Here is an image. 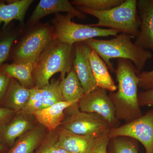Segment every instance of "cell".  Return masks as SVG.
<instances>
[{
	"mask_svg": "<svg viewBox=\"0 0 153 153\" xmlns=\"http://www.w3.org/2000/svg\"><path fill=\"white\" fill-rule=\"evenodd\" d=\"M115 73L117 91L110 92L108 96L114 105L117 119L128 123L143 115L138 99L140 73L130 60L119 58Z\"/></svg>",
	"mask_w": 153,
	"mask_h": 153,
	"instance_id": "obj_1",
	"label": "cell"
},
{
	"mask_svg": "<svg viewBox=\"0 0 153 153\" xmlns=\"http://www.w3.org/2000/svg\"><path fill=\"white\" fill-rule=\"evenodd\" d=\"M132 38L129 35L122 33L110 40L92 38L82 42L98 54L111 72H115V69L110 60L116 58L130 60L140 73L148 60L152 58L153 55L149 50L138 47L133 43Z\"/></svg>",
	"mask_w": 153,
	"mask_h": 153,
	"instance_id": "obj_2",
	"label": "cell"
},
{
	"mask_svg": "<svg viewBox=\"0 0 153 153\" xmlns=\"http://www.w3.org/2000/svg\"><path fill=\"white\" fill-rule=\"evenodd\" d=\"M74 46L54 38L33 64V75L36 86L39 88L49 85V79L60 72L63 79L72 68Z\"/></svg>",
	"mask_w": 153,
	"mask_h": 153,
	"instance_id": "obj_3",
	"label": "cell"
},
{
	"mask_svg": "<svg viewBox=\"0 0 153 153\" xmlns=\"http://www.w3.org/2000/svg\"><path fill=\"white\" fill-rule=\"evenodd\" d=\"M78 10L98 19L93 27H106L117 30L131 36H138L140 19L137 7V0H125L120 5L105 11H96L91 9L76 7Z\"/></svg>",
	"mask_w": 153,
	"mask_h": 153,
	"instance_id": "obj_4",
	"label": "cell"
},
{
	"mask_svg": "<svg viewBox=\"0 0 153 153\" xmlns=\"http://www.w3.org/2000/svg\"><path fill=\"white\" fill-rule=\"evenodd\" d=\"M74 16L56 14L52 23L54 27L55 37L60 42L74 46L78 42L96 37L116 36L120 33L113 29H105L93 27L91 25L76 24L71 21Z\"/></svg>",
	"mask_w": 153,
	"mask_h": 153,
	"instance_id": "obj_5",
	"label": "cell"
},
{
	"mask_svg": "<svg viewBox=\"0 0 153 153\" xmlns=\"http://www.w3.org/2000/svg\"><path fill=\"white\" fill-rule=\"evenodd\" d=\"M55 38V32L49 26H41L36 28L29 33L19 44L15 52V63L34 64Z\"/></svg>",
	"mask_w": 153,
	"mask_h": 153,
	"instance_id": "obj_6",
	"label": "cell"
},
{
	"mask_svg": "<svg viewBox=\"0 0 153 153\" xmlns=\"http://www.w3.org/2000/svg\"><path fill=\"white\" fill-rule=\"evenodd\" d=\"M78 103L73 105V112L61 124L62 128L76 134L96 138L110 129L107 122L99 115L79 111Z\"/></svg>",
	"mask_w": 153,
	"mask_h": 153,
	"instance_id": "obj_7",
	"label": "cell"
},
{
	"mask_svg": "<svg viewBox=\"0 0 153 153\" xmlns=\"http://www.w3.org/2000/svg\"><path fill=\"white\" fill-rule=\"evenodd\" d=\"M126 137L139 141L146 153H153V108L144 115L116 128H111L110 138Z\"/></svg>",
	"mask_w": 153,
	"mask_h": 153,
	"instance_id": "obj_8",
	"label": "cell"
},
{
	"mask_svg": "<svg viewBox=\"0 0 153 153\" xmlns=\"http://www.w3.org/2000/svg\"><path fill=\"white\" fill-rule=\"evenodd\" d=\"M78 104L79 111L99 115L107 122L111 128L120 126V121L116 116L114 105L105 89L97 87L85 94Z\"/></svg>",
	"mask_w": 153,
	"mask_h": 153,
	"instance_id": "obj_9",
	"label": "cell"
},
{
	"mask_svg": "<svg viewBox=\"0 0 153 153\" xmlns=\"http://www.w3.org/2000/svg\"><path fill=\"white\" fill-rule=\"evenodd\" d=\"M74 46L73 69L86 94L97 87L89 61L92 49L83 42L76 43Z\"/></svg>",
	"mask_w": 153,
	"mask_h": 153,
	"instance_id": "obj_10",
	"label": "cell"
},
{
	"mask_svg": "<svg viewBox=\"0 0 153 153\" xmlns=\"http://www.w3.org/2000/svg\"><path fill=\"white\" fill-rule=\"evenodd\" d=\"M137 7L140 19V30L134 44L153 52V0H138Z\"/></svg>",
	"mask_w": 153,
	"mask_h": 153,
	"instance_id": "obj_11",
	"label": "cell"
},
{
	"mask_svg": "<svg viewBox=\"0 0 153 153\" xmlns=\"http://www.w3.org/2000/svg\"><path fill=\"white\" fill-rule=\"evenodd\" d=\"M66 12L79 19H85V14L78 10L68 0H41L36 6L29 21L30 25L50 14Z\"/></svg>",
	"mask_w": 153,
	"mask_h": 153,
	"instance_id": "obj_12",
	"label": "cell"
},
{
	"mask_svg": "<svg viewBox=\"0 0 153 153\" xmlns=\"http://www.w3.org/2000/svg\"><path fill=\"white\" fill-rule=\"evenodd\" d=\"M28 115L20 112L0 128V143L11 147L16 140L33 129V124Z\"/></svg>",
	"mask_w": 153,
	"mask_h": 153,
	"instance_id": "obj_13",
	"label": "cell"
},
{
	"mask_svg": "<svg viewBox=\"0 0 153 153\" xmlns=\"http://www.w3.org/2000/svg\"><path fill=\"white\" fill-rule=\"evenodd\" d=\"M97 138L76 134L62 128L56 143L70 153H90Z\"/></svg>",
	"mask_w": 153,
	"mask_h": 153,
	"instance_id": "obj_14",
	"label": "cell"
},
{
	"mask_svg": "<svg viewBox=\"0 0 153 153\" xmlns=\"http://www.w3.org/2000/svg\"><path fill=\"white\" fill-rule=\"evenodd\" d=\"M78 102L63 101L45 108H41L33 115L41 125L49 131L54 130L64 120L65 110Z\"/></svg>",
	"mask_w": 153,
	"mask_h": 153,
	"instance_id": "obj_15",
	"label": "cell"
},
{
	"mask_svg": "<svg viewBox=\"0 0 153 153\" xmlns=\"http://www.w3.org/2000/svg\"><path fill=\"white\" fill-rule=\"evenodd\" d=\"M89 61L97 87L110 92L116 91L117 86L110 74L108 67L98 54L92 49L89 55Z\"/></svg>",
	"mask_w": 153,
	"mask_h": 153,
	"instance_id": "obj_16",
	"label": "cell"
},
{
	"mask_svg": "<svg viewBox=\"0 0 153 153\" xmlns=\"http://www.w3.org/2000/svg\"><path fill=\"white\" fill-rule=\"evenodd\" d=\"M33 0H18L8 4L0 2V23L5 28L13 20L24 22L25 15Z\"/></svg>",
	"mask_w": 153,
	"mask_h": 153,
	"instance_id": "obj_17",
	"label": "cell"
},
{
	"mask_svg": "<svg viewBox=\"0 0 153 153\" xmlns=\"http://www.w3.org/2000/svg\"><path fill=\"white\" fill-rule=\"evenodd\" d=\"M30 92V89L23 86L16 79L10 78L4 96L7 108L15 112H21L27 100Z\"/></svg>",
	"mask_w": 153,
	"mask_h": 153,
	"instance_id": "obj_18",
	"label": "cell"
},
{
	"mask_svg": "<svg viewBox=\"0 0 153 153\" xmlns=\"http://www.w3.org/2000/svg\"><path fill=\"white\" fill-rule=\"evenodd\" d=\"M0 71L17 80L24 87L31 89L36 86L33 79V64L31 63H14L1 66Z\"/></svg>",
	"mask_w": 153,
	"mask_h": 153,
	"instance_id": "obj_19",
	"label": "cell"
},
{
	"mask_svg": "<svg viewBox=\"0 0 153 153\" xmlns=\"http://www.w3.org/2000/svg\"><path fill=\"white\" fill-rule=\"evenodd\" d=\"M60 88L64 101L79 102L85 95L84 89L73 68L63 79H60Z\"/></svg>",
	"mask_w": 153,
	"mask_h": 153,
	"instance_id": "obj_20",
	"label": "cell"
},
{
	"mask_svg": "<svg viewBox=\"0 0 153 153\" xmlns=\"http://www.w3.org/2000/svg\"><path fill=\"white\" fill-rule=\"evenodd\" d=\"M44 136L40 127L33 128L16 140L7 153H33Z\"/></svg>",
	"mask_w": 153,
	"mask_h": 153,
	"instance_id": "obj_21",
	"label": "cell"
},
{
	"mask_svg": "<svg viewBox=\"0 0 153 153\" xmlns=\"http://www.w3.org/2000/svg\"><path fill=\"white\" fill-rule=\"evenodd\" d=\"M108 153H138L137 140L126 137H117L110 139Z\"/></svg>",
	"mask_w": 153,
	"mask_h": 153,
	"instance_id": "obj_22",
	"label": "cell"
},
{
	"mask_svg": "<svg viewBox=\"0 0 153 153\" xmlns=\"http://www.w3.org/2000/svg\"><path fill=\"white\" fill-rule=\"evenodd\" d=\"M60 79H52L49 85L41 88L44 97V102L42 108L64 101L60 88Z\"/></svg>",
	"mask_w": 153,
	"mask_h": 153,
	"instance_id": "obj_23",
	"label": "cell"
},
{
	"mask_svg": "<svg viewBox=\"0 0 153 153\" xmlns=\"http://www.w3.org/2000/svg\"><path fill=\"white\" fill-rule=\"evenodd\" d=\"M125 0H74L71 4L96 11H105L120 5Z\"/></svg>",
	"mask_w": 153,
	"mask_h": 153,
	"instance_id": "obj_24",
	"label": "cell"
},
{
	"mask_svg": "<svg viewBox=\"0 0 153 153\" xmlns=\"http://www.w3.org/2000/svg\"><path fill=\"white\" fill-rule=\"evenodd\" d=\"M44 102V97L41 88L35 86L30 89V95L25 106L21 112L30 115L41 109Z\"/></svg>",
	"mask_w": 153,
	"mask_h": 153,
	"instance_id": "obj_25",
	"label": "cell"
},
{
	"mask_svg": "<svg viewBox=\"0 0 153 153\" xmlns=\"http://www.w3.org/2000/svg\"><path fill=\"white\" fill-rule=\"evenodd\" d=\"M109 131L105 132L97 138L90 153H108V147L110 139Z\"/></svg>",
	"mask_w": 153,
	"mask_h": 153,
	"instance_id": "obj_26",
	"label": "cell"
},
{
	"mask_svg": "<svg viewBox=\"0 0 153 153\" xmlns=\"http://www.w3.org/2000/svg\"><path fill=\"white\" fill-rule=\"evenodd\" d=\"M16 37V36H10L0 42V66L8 57Z\"/></svg>",
	"mask_w": 153,
	"mask_h": 153,
	"instance_id": "obj_27",
	"label": "cell"
},
{
	"mask_svg": "<svg viewBox=\"0 0 153 153\" xmlns=\"http://www.w3.org/2000/svg\"><path fill=\"white\" fill-rule=\"evenodd\" d=\"M140 78L139 86L147 90L153 88V70L149 71H143L138 74Z\"/></svg>",
	"mask_w": 153,
	"mask_h": 153,
	"instance_id": "obj_28",
	"label": "cell"
},
{
	"mask_svg": "<svg viewBox=\"0 0 153 153\" xmlns=\"http://www.w3.org/2000/svg\"><path fill=\"white\" fill-rule=\"evenodd\" d=\"M138 99L140 106L153 105V88L142 91L138 94Z\"/></svg>",
	"mask_w": 153,
	"mask_h": 153,
	"instance_id": "obj_29",
	"label": "cell"
},
{
	"mask_svg": "<svg viewBox=\"0 0 153 153\" xmlns=\"http://www.w3.org/2000/svg\"><path fill=\"white\" fill-rule=\"evenodd\" d=\"M15 113L7 108L0 107V128L10 120Z\"/></svg>",
	"mask_w": 153,
	"mask_h": 153,
	"instance_id": "obj_30",
	"label": "cell"
},
{
	"mask_svg": "<svg viewBox=\"0 0 153 153\" xmlns=\"http://www.w3.org/2000/svg\"><path fill=\"white\" fill-rule=\"evenodd\" d=\"M10 78L4 72L0 71V100L4 96Z\"/></svg>",
	"mask_w": 153,
	"mask_h": 153,
	"instance_id": "obj_31",
	"label": "cell"
},
{
	"mask_svg": "<svg viewBox=\"0 0 153 153\" xmlns=\"http://www.w3.org/2000/svg\"><path fill=\"white\" fill-rule=\"evenodd\" d=\"M49 153H70L64 149L59 146L56 143V142L50 143L49 146Z\"/></svg>",
	"mask_w": 153,
	"mask_h": 153,
	"instance_id": "obj_32",
	"label": "cell"
},
{
	"mask_svg": "<svg viewBox=\"0 0 153 153\" xmlns=\"http://www.w3.org/2000/svg\"><path fill=\"white\" fill-rule=\"evenodd\" d=\"M50 142H48L44 144L40 148L37 153H49V146Z\"/></svg>",
	"mask_w": 153,
	"mask_h": 153,
	"instance_id": "obj_33",
	"label": "cell"
},
{
	"mask_svg": "<svg viewBox=\"0 0 153 153\" xmlns=\"http://www.w3.org/2000/svg\"><path fill=\"white\" fill-rule=\"evenodd\" d=\"M4 149V146L2 144H1V143H0V152L1 151L3 150Z\"/></svg>",
	"mask_w": 153,
	"mask_h": 153,
	"instance_id": "obj_34",
	"label": "cell"
}]
</instances>
